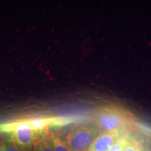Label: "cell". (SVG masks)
Segmentation results:
<instances>
[{"label": "cell", "mask_w": 151, "mask_h": 151, "mask_svg": "<svg viewBox=\"0 0 151 151\" xmlns=\"http://www.w3.org/2000/svg\"><path fill=\"white\" fill-rule=\"evenodd\" d=\"M100 132L96 124H83L68 132L63 141L71 151H89Z\"/></svg>", "instance_id": "6da1fadb"}, {"label": "cell", "mask_w": 151, "mask_h": 151, "mask_svg": "<svg viewBox=\"0 0 151 151\" xmlns=\"http://www.w3.org/2000/svg\"><path fill=\"white\" fill-rule=\"evenodd\" d=\"M0 132L7 134L9 142L25 149L34 146L39 137L26 120L0 125Z\"/></svg>", "instance_id": "7a4b0ae2"}, {"label": "cell", "mask_w": 151, "mask_h": 151, "mask_svg": "<svg viewBox=\"0 0 151 151\" xmlns=\"http://www.w3.org/2000/svg\"><path fill=\"white\" fill-rule=\"evenodd\" d=\"M129 122L127 114L113 107H105L97 114L95 124L101 132L124 130Z\"/></svg>", "instance_id": "3957f363"}, {"label": "cell", "mask_w": 151, "mask_h": 151, "mask_svg": "<svg viewBox=\"0 0 151 151\" xmlns=\"http://www.w3.org/2000/svg\"><path fill=\"white\" fill-rule=\"evenodd\" d=\"M124 134V130L101 132L93 141L89 151H108Z\"/></svg>", "instance_id": "277c9868"}, {"label": "cell", "mask_w": 151, "mask_h": 151, "mask_svg": "<svg viewBox=\"0 0 151 151\" xmlns=\"http://www.w3.org/2000/svg\"><path fill=\"white\" fill-rule=\"evenodd\" d=\"M27 123L29 124L34 131L38 136H41L46 134L47 128L50 127V125L54 124L55 120L53 119L49 118H32L26 120Z\"/></svg>", "instance_id": "5b68a950"}, {"label": "cell", "mask_w": 151, "mask_h": 151, "mask_svg": "<svg viewBox=\"0 0 151 151\" xmlns=\"http://www.w3.org/2000/svg\"><path fill=\"white\" fill-rule=\"evenodd\" d=\"M34 151H54L50 135L44 134L39 136L34 145Z\"/></svg>", "instance_id": "8992f818"}, {"label": "cell", "mask_w": 151, "mask_h": 151, "mask_svg": "<svg viewBox=\"0 0 151 151\" xmlns=\"http://www.w3.org/2000/svg\"><path fill=\"white\" fill-rule=\"evenodd\" d=\"M123 151H146L142 142L137 138L129 137Z\"/></svg>", "instance_id": "52a82bcc"}, {"label": "cell", "mask_w": 151, "mask_h": 151, "mask_svg": "<svg viewBox=\"0 0 151 151\" xmlns=\"http://www.w3.org/2000/svg\"><path fill=\"white\" fill-rule=\"evenodd\" d=\"M50 138L54 151H71L65 141L62 140L58 135H50Z\"/></svg>", "instance_id": "ba28073f"}, {"label": "cell", "mask_w": 151, "mask_h": 151, "mask_svg": "<svg viewBox=\"0 0 151 151\" xmlns=\"http://www.w3.org/2000/svg\"><path fill=\"white\" fill-rule=\"evenodd\" d=\"M129 138V135L124 133L115 142L114 144L111 147L108 151H123L127 141Z\"/></svg>", "instance_id": "9c48e42d"}, {"label": "cell", "mask_w": 151, "mask_h": 151, "mask_svg": "<svg viewBox=\"0 0 151 151\" xmlns=\"http://www.w3.org/2000/svg\"><path fill=\"white\" fill-rule=\"evenodd\" d=\"M0 151H27V149L13 144L9 141H0Z\"/></svg>", "instance_id": "30bf717a"}]
</instances>
